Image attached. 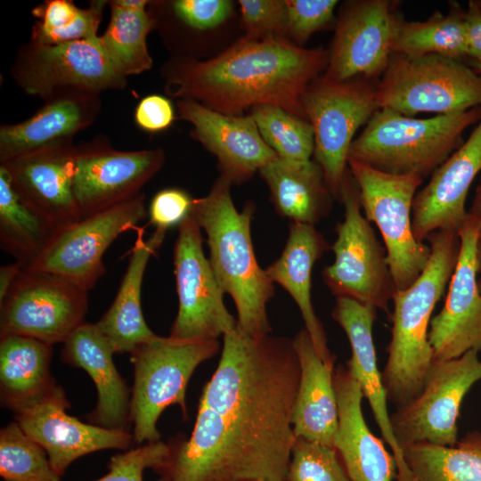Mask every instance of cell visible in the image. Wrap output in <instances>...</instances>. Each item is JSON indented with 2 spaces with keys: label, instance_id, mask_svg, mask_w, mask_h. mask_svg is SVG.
<instances>
[{
  "label": "cell",
  "instance_id": "681fc988",
  "mask_svg": "<svg viewBox=\"0 0 481 481\" xmlns=\"http://www.w3.org/2000/svg\"><path fill=\"white\" fill-rule=\"evenodd\" d=\"M469 215L474 219L481 216V179L476 189L472 206L469 211Z\"/></svg>",
  "mask_w": 481,
  "mask_h": 481
},
{
  "label": "cell",
  "instance_id": "52a82bcc",
  "mask_svg": "<svg viewBox=\"0 0 481 481\" xmlns=\"http://www.w3.org/2000/svg\"><path fill=\"white\" fill-rule=\"evenodd\" d=\"M376 91L379 108L405 116L452 114L481 106V74L443 55L393 53Z\"/></svg>",
  "mask_w": 481,
  "mask_h": 481
},
{
  "label": "cell",
  "instance_id": "b9f144b4",
  "mask_svg": "<svg viewBox=\"0 0 481 481\" xmlns=\"http://www.w3.org/2000/svg\"><path fill=\"white\" fill-rule=\"evenodd\" d=\"M240 15L247 37H286L287 8L281 0H240ZM287 38V37H286Z\"/></svg>",
  "mask_w": 481,
  "mask_h": 481
},
{
  "label": "cell",
  "instance_id": "74e56055",
  "mask_svg": "<svg viewBox=\"0 0 481 481\" xmlns=\"http://www.w3.org/2000/svg\"><path fill=\"white\" fill-rule=\"evenodd\" d=\"M0 475L4 481H60L45 449L15 422L0 431Z\"/></svg>",
  "mask_w": 481,
  "mask_h": 481
},
{
  "label": "cell",
  "instance_id": "7a4b0ae2",
  "mask_svg": "<svg viewBox=\"0 0 481 481\" xmlns=\"http://www.w3.org/2000/svg\"><path fill=\"white\" fill-rule=\"evenodd\" d=\"M329 52L307 49L286 37H244L205 61L175 57L163 67L166 92L226 115L258 105L279 107L307 119L302 96L326 69Z\"/></svg>",
  "mask_w": 481,
  "mask_h": 481
},
{
  "label": "cell",
  "instance_id": "7dc6e473",
  "mask_svg": "<svg viewBox=\"0 0 481 481\" xmlns=\"http://www.w3.org/2000/svg\"><path fill=\"white\" fill-rule=\"evenodd\" d=\"M23 268V265L16 261L0 267V302L4 299Z\"/></svg>",
  "mask_w": 481,
  "mask_h": 481
},
{
  "label": "cell",
  "instance_id": "5bb4252c",
  "mask_svg": "<svg viewBox=\"0 0 481 481\" xmlns=\"http://www.w3.org/2000/svg\"><path fill=\"white\" fill-rule=\"evenodd\" d=\"M174 267L179 305L170 337L217 340L235 330L237 320L224 303V292L203 252L201 229L191 215L178 226Z\"/></svg>",
  "mask_w": 481,
  "mask_h": 481
},
{
  "label": "cell",
  "instance_id": "db71d44e",
  "mask_svg": "<svg viewBox=\"0 0 481 481\" xmlns=\"http://www.w3.org/2000/svg\"><path fill=\"white\" fill-rule=\"evenodd\" d=\"M477 4L481 7V0H476Z\"/></svg>",
  "mask_w": 481,
  "mask_h": 481
},
{
  "label": "cell",
  "instance_id": "4dcf8cb0",
  "mask_svg": "<svg viewBox=\"0 0 481 481\" xmlns=\"http://www.w3.org/2000/svg\"><path fill=\"white\" fill-rule=\"evenodd\" d=\"M52 345L15 335H0V393L13 412L44 398L58 386L50 374Z\"/></svg>",
  "mask_w": 481,
  "mask_h": 481
},
{
  "label": "cell",
  "instance_id": "7bdbcfd3",
  "mask_svg": "<svg viewBox=\"0 0 481 481\" xmlns=\"http://www.w3.org/2000/svg\"><path fill=\"white\" fill-rule=\"evenodd\" d=\"M169 6L178 21L199 31L219 26L233 10V3L228 0H175Z\"/></svg>",
  "mask_w": 481,
  "mask_h": 481
},
{
  "label": "cell",
  "instance_id": "e0dca14e",
  "mask_svg": "<svg viewBox=\"0 0 481 481\" xmlns=\"http://www.w3.org/2000/svg\"><path fill=\"white\" fill-rule=\"evenodd\" d=\"M397 2L358 0L343 7L324 77L336 81L382 76L393 54L392 45L403 20Z\"/></svg>",
  "mask_w": 481,
  "mask_h": 481
},
{
  "label": "cell",
  "instance_id": "9a60e30c",
  "mask_svg": "<svg viewBox=\"0 0 481 481\" xmlns=\"http://www.w3.org/2000/svg\"><path fill=\"white\" fill-rule=\"evenodd\" d=\"M148 216L145 195H139L84 217L59 231L29 267L68 277L92 289L105 273L103 255L125 232Z\"/></svg>",
  "mask_w": 481,
  "mask_h": 481
},
{
  "label": "cell",
  "instance_id": "484cf974",
  "mask_svg": "<svg viewBox=\"0 0 481 481\" xmlns=\"http://www.w3.org/2000/svg\"><path fill=\"white\" fill-rule=\"evenodd\" d=\"M63 362L82 368L92 378L97 404L87 416L94 425L127 430L130 421L129 389L113 363L114 351L95 323L84 322L64 341Z\"/></svg>",
  "mask_w": 481,
  "mask_h": 481
},
{
  "label": "cell",
  "instance_id": "f546056e",
  "mask_svg": "<svg viewBox=\"0 0 481 481\" xmlns=\"http://www.w3.org/2000/svg\"><path fill=\"white\" fill-rule=\"evenodd\" d=\"M259 174L269 188L277 213L290 222L314 225L329 215L334 196L316 161L277 158Z\"/></svg>",
  "mask_w": 481,
  "mask_h": 481
},
{
  "label": "cell",
  "instance_id": "f1b7e54d",
  "mask_svg": "<svg viewBox=\"0 0 481 481\" xmlns=\"http://www.w3.org/2000/svg\"><path fill=\"white\" fill-rule=\"evenodd\" d=\"M166 233L167 231L155 229L145 239L144 228H136V239L116 298L106 313L95 322L114 353L130 354L138 346L157 336L144 321L141 291L149 260L161 247Z\"/></svg>",
  "mask_w": 481,
  "mask_h": 481
},
{
  "label": "cell",
  "instance_id": "e575fe53",
  "mask_svg": "<svg viewBox=\"0 0 481 481\" xmlns=\"http://www.w3.org/2000/svg\"><path fill=\"white\" fill-rule=\"evenodd\" d=\"M110 19L100 44L116 70L127 77L150 69L152 59L147 46L149 33L156 29V20L146 10H128L108 1Z\"/></svg>",
  "mask_w": 481,
  "mask_h": 481
},
{
  "label": "cell",
  "instance_id": "9f6ffc18",
  "mask_svg": "<svg viewBox=\"0 0 481 481\" xmlns=\"http://www.w3.org/2000/svg\"><path fill=\"white\" fill-rule=\"evenodd\" d=\"M255 481H263V480H255Z\"/></svg>",
  "mask_w": 481,
  "mask_h": 481
},
{
  "label": "cell",
  "instance_id": "ac0fdd59",
  "mask_svg": "<svg viewBox=\"0 0 481 481\" xmlns=\"http://www.w3.org/2000/svg\"><path fill=\"white\" fill-rule=\"evenodd\" d=\"M69 400L59 385L36 403L14 412L22 430L46 452L61 477L77 459L106 449L128 450L134 442L127 430L88 424L69 415Z\"/></svg>",
  "mask_w": 481,
  "mask_h": 481
},
{
  "label": "cell",
  "instance_id": "3957f363",
  "mask_svg": "<svg viewBox=\"0 0 481 481\" xmlns=\"http://www.w3.org/2000/svg\"><path fill=\"white\" fill-rule=\"evenodd\" d=\"M232 183L220 176L210 192L194 199L191 216L207 235L208 260L224 293L237 310V330L257 338L269 335L266 306L274 296L273 282L256 258L250 226L255 206L239 211L231 197Z\"/></svg>",
  "mask_w": 481,
  "mask_h": 481
},
{
  "label": "cell",
  "instance_id": "c3c4849f",
  "mask_svg": "<svg viewBox=\"0 0 481 481\" xmlns=\"http://www.w3.org/2000/svg\"><path fill=\"white\" fill-rule=\"evenodd\" d=\"M118 7L128 10H146L151 1L147 0H113L111 1Z\"/></svg>",
  "mask_w": 481,
  "mask_h": 481
},
{
  "label": "cell",
  "instance_id": "277c9868",
  "mask_svg": "<svg viewBox=\"0 0 481 481\" xmlns=\"http://www.w3.org/2000/svg\"><path fill=\"white\" fill-rule=\"evenodd\" d=\"M427 240L429 261L407 289H395L391 314V338L382 379L388 402L395 409L412 401L421 391L434 363L428 340L432 314L454 271L459 250L458 233L437 231Z\"/></svg>",
  "mask_w": 481,
  "mask_h": 481
},
{
  "label": "cell",
  "instance_id": "8fae6325",
  "mask_svg": "<svg viewBox=\"0 0 481 481\" xmlns=\"http://www.w3.org/2000/svg\"><path fill=\"white\" fill-rule=\"evenodd\" d=\"M10 72L24 93L45 101L70 91L101 94L123 89L127 82L110 61L99 37L55 45L30 40L18 50Z\"/></svg>",
  "mask_w": 481,
  "mask_h": 481
},
{
  "label": "cell",
  "instance_id": "11a10c76",
  "mask_svg": "<svg viewBox=\"0 0 481 481\" xmlns=\"http://www.w3.org/2000/svg\"><path fill=\"white\" fill-rule=\"evenodd\" d=\"M159 481H167L165 478L161 477Z\"/></svg>",
  "mask_w": 481,
  "mask_h": 481
},
{
  "label": "cell",
  "instance_id": "60d3db41",
  "mask_svg": "<svg viewBox=\"0 0 481 481\" xmlns=\"http://www.w3.org/2000/svg\"><path fill=\"white\" fill-rule=\"evenodd\" d=\"M287 35L296 42H306L314 32L329 27L335 20L337 0H287Z\"/></svg>",
  "mask_w": 481,
  "mask_h": 481
},
{
  "label": "cell",
  "instance_id": "5b68a950",
  "mask_svg": "<svg viewBox=\"0 0 481 481\" xmlns=\"http://www.w3.org/2000/svg\"><path fill=\"white\" fill-rule=\"evenodd\" d=\"M480 119L481 106L428 118L380 108L355 138L348 159L382 172L424 179L461 146L464 131Z\"/></svg>",
  "mask_w": 481,
  "mask_h": 481
},
{
  "label": "cell",
  "instance_id": "8d00e7d4",
  "mask_svg": "<svg viewBox=\"0 0 481 481\" xmlns=\"http://www.w3.org/2000/svg\"><path fill=\"white\" fill-rule=\"evenodd\" d=\"M250 115L262 138L278 158L297 162L311 160L314 136L307 119L272 105L255 106Z\"/></svg>",
  "mask_w": 481,
  "mask_h": 481
},
{
  "label": "cell",
  "instance_id": "6da1fadb",
  "mask_svg": "<svg viewBox=\"0 0 481 481\" xmlns=\"http://www.w3.org/2000/svg\"><path fill=\"white\" fill-rule=\"evenodd\" d=\"M300 369L292 339L223 336L192 432L170 444L167 481H284L295 441Z\"/></svg>",
  "mask_w": 481,
  "mask_h": 481
},
{
  "label": "cell",
  "instance_id": "bcb514c9",
  "mask_svg": "<svg viewBox=\"0 0 481 481\" xmlns=\"http://www.w3.org/2000/svg\"><path fill=\"white\" fill-rule=\"evenodd\" d=\"M468 56L481 62V7L477 1H469L465 10Z\"/></svg>",
  "mask_w": 481,
  "mask_h": 481
},
{
  "label": "cell",
  "instance_id": "ba28073f",
  "mask_svg": "<svg viewBox=\"0 0 481 481\" xmlns=\"http://www.w3.org/2000/svg\"><path fill=\"white\" fill-rule=\"evenodd\" d=\"M338 199L344 206V219L337 224V238L331 246L335 258L322 270L323 281L336 298H351L388 313L395 288L386 249L363 215L359 188L349 168Z\"/></svg>",
  "mask_w": 481,
  "mask_h": 481
},
{
  "label": "cell",
  "instance_id": "4fadbf2b",
  "mask_svg": "<svg viewBox=\"0 0 481 481\" xmlns=\"http://www.w3.org/2000/svg\"><path fill=\"white\" fill-rule=\"evenodd\" d=\"M478 351L448 361H434L420 393L390 413L394 436L403 447L416 443L453 446L464 397L481 380ZM403 451V450H402Z\"/></svg>",
  "mask_w": 481,
  "mask_h": 481
},
{
  "label": "cell",
  "instance_id": "f5cc1de1",
  "mask_svg": "<svg viewBox=\"0 0 481 481\" xmlns=\"http://www.w3.org/2000/svg\"><path fill=\"white\" fill-rule=\"evenodd\" d=\"M478 287H479V290L481 292V276L480 278L478 279Z\"/></svg>",
  "mask_w": 481,
  "mask_h": 481
},
{
  "label": "cell",
  "instance_id": "603a6c76",
  "mask_svg": "<svg viewBox=\"0 0 481 481\" xmlns=\"http://www.w3.org/2000/svg\"><path fill=\"white\" fill-rule=\"evenodd\" d=\"M331 316L348 338L351 357L346 363V369L358 382L379 428L382 440L391 449L396 464V481H412L403 451L393 434L387 409V394L382 372L378 367L372 333L377 309L351 298H337Z\"/></svg>",
  "mask_w": 481,
  "mask_h": 481
},
{
  "label": "cell",
  "instance_id": "f907efd6",
  "mask_svg": "<svg viewBox=\"0 0 481 481\" xmlns=\"http://www.w3.org/2000/svg\"><path fill=\"white\" fill-rule=\"evenodd\" d=\"M474 221L476 222V228H477L476 256H477V265H478V273L481 275V216L474 219Z\"/></svg>",
  "mask_w": 481,
  "mask_h": 481
},
{
  "label": "cell",
  "instance_id": "ffe728a7",
  "mask_svg": "<svg viewBox=\"0 0 481 481\" xmlns=\"http://www.w3.org/2000/svg\"><path fill=\"white\" fill-rule=\"evenodd\" d=\"M76 151L69 139L0 163L20 198L57 232L82 219L73 191Z\"/></svg>",
  "mask_w": 481,
  "mask_h": 481
},
{
  "label": "cell",
  "instance_id": "836d02e7",
  "mask_svg": "<svg viewBox=\"0 0 481 481\" xmlns=\"http://www.w3.org/2000/svg\"><path fill=\"white\" fill-rule=\"evenodd\" d=\"M392 52L409 56L438 54L461 61L468 56L465 10L453 3L446 14L436 12L422 21L403 19Z\"/></svg>",
  "mask_w": 481,
  "mask_h": 481
},
{
  "label": "cell",
  "instance_id": "30bf717a",
  "mask_svg": "<svg viewBox=\"0 0 481 481\" xmlns=\"http://www.w3.org/2000/svg\"><path fill=\"white\" fill-rule=\"evenodd\" d=\"M302 107L314 129V161L338 199L355 135L380 109L376 85L362 77L336 81L321 76L307 86Z\"/></svg>",
  "mask_w": 481,
  "mask_h": 481
},
{
  "label": "cell",
  "instance_id": "2e32d148",
  "mask_svg": "<svg viewBox=\"0 0 481 481\" xmlns=\"http://www.w3.org/2000/svg\"><path fill=\"white\" fill-rule=\"evenodd\" d=\"M164 160L160 148L119 151L103 137L77 146L73 191L82 218L139 195Z\"/></svg>",
  "mask_w": 481,
  "mask_h": 481
},
{
  "label": "cell",
  "instance_id": "d6a6232c",
  "mask_svg": "<svg viewBox=\"0 0 481 481\" xmlns=\"http://www.w3.org/2000/svg\"><path fill=\"white\" fill-rule=\"evenodd\" d=\"M402 450L412 481H481V432L453 446L416 443Z\"/></svg>",
  "mask_w": 481,
  "mask_h": 481
},
{
  "label": "cell",
  "instance_id": "816d5d0a",
  "mask_svg": "<svg viewBox=\"0 0 481 481\" xmlns=\"http://www.w3.org/2000/svg\"><path fill=\"white\" fill-rule=\"evenodd\" d=\"M478 73L481 74V62L477 63Z\"/></svg>",
  "mask_w": 481,
  "mask_h": 481
},
{
  "label": "cell",
  "instance_id": "1f68e13d",
  "mask_svg": "<svg viewBox=\"0 0 481 481\" xmlns=\"http://www.w3.org/2000/svg\"><path fill=\"white\" fill-rule=\"evenodd\" d=\"M57 231L26 204L12 188L0 166V244L24 268L30 266L52 241Z\"/></svg>",
  "mask_w": 481,
  "mask_h": 481
},
{
  "label": "cell",
  "instance_id": "44dd1931",
  "mask_svg": "<svg viewBox=\"0 0 481 481\" xmlns=\"http://www.w3.org/2000/svg\"><path fill=\"white\" fill-rule=\"evenodd\" d=\"M176 108L192 125L191 135L216 156L220 176L232 184L246 182L278 158L251 115L223 114L188 99L177 100Z\"/></svg>",
  "mask_w": 481,
  "mask_h": 481
},
{
  "label": "cell",
  "instance_id": "d6986e66",
  "mask_svg": "<svg viewBox=\"0 0 481 481\" xmlns=\"http://www.w3.org/2000/svg\"><path fill=\"white\" fill-rule=\"evenodd\" d=\"M460 250L441 311L430 322L428 340L434 361L481 351V292L476 256V222L469 216L458 232Z\"/></svg>",
  "mask_w": 481,
  "mask_h": 481
},
{
  "label": "cell",
  "instance_id": "9c48e42d",
  "mask_svg": "<svg viewBox=\"0 0 481 481\" xmlns=\"http://www.w3.org/2000/svg\"><path fill=\"white\" fill-rule=\"evenodd\" d=\"M347 167L360 192L362 209L383 240L395 289L410 287L427 266L431 249L418 241L412 232V202L423 178L394 175L354 160Z\"/></svg>",
  "mask_w": 481,
  "mask_h": 481
},
{
  "label": "cell",
  "instance_id": "cb8c5ba5",
  "mask_svg": "<svg viewBox=\"0 0 481 481\" xmlns=\"http://www.w3.org/2000/svg\"><path fill=\"white\" fill-rule=\"evenodd\" d=\"M334 387L338 412L334 447L350 480H396L394 455L369 428L362 406L363 395L346 367L335 370Z\"/></svg>",
  "mask_w": 481,
  "mask_h": 481
},
{
  "label": "cell",
  "instance_id": "8992f818",
  "mask_svg": "<svg viewBox=\"0 0 481 481\" xmlns=\"http://www.w3.org/2000/svg\"><path fill=\"white\" fill-rule=\"evenodd\" d=\"M219 348L217 340H181L157 335L130 353L135 370L130 400L134 442L160 440L157 421L170 405L178 404L186 416L188 382L196 368Z\"/></svg>",
  "mask_w": 481,
  "mask_h": 481
},
{
  "label": "cell",
  "instance_id": "ab89813d",
  "mask_svg": "<svg viewBox=\"0 0 481 481\" xmlns=\"http://www.w3.org/2000/svg\"><path fill=\"white\" fill-rule=\"evenodd\" d=\"M170 453V444L163 441L146 443L111 457L109 472L95 481H143L146 469L159 471Z\"/></svg>",
  "mask_w": 481,
  "mask_h": 481
},
{
  "label": "cell",
  "instance_id": "ee69618b",
  "mask_svg": "<svg viewBox=\"0 0 481 481\" xmlns=\"http://www.w3.org/2000/svg\"><path fill=\"white\" fill-rule=\"evenodd\" d=\"M194 199L183 189L166 188L152 198L148 216L155 229L167 231L190 216Z\"/></svg>",
  "mask_w": 481,
  "mask_h": 481
},
{
  "label": "cell",
  "instance_id": "7402d4cb",
  "mask_svg": "<svg viewBox=\"0 0 481 481\" xmlns=\"http://www.w3.org/2000/svg\"><path fill=\"white\" fill-rule=\"evenodd\" d=\"M481 171V119L463 142L431 175L413 199L412 232L423 242L433 232L458 233L469 217L466 200Z\"/></svg>",
  "mask_w": 481,
  "mask_h": 481
},
{
  "label": "cell",
  "instance_id": "83f0119b",
  "mask_svg": "<svg viewBox=\"0 0 481 481\" xmlns=\"http://www.w3.org/2000/svg\"><path fill=\"white\" fill-rule=\"evenodd\" d=\"M314 225L290 222L289 237L280 257L265 272L273 283L282 287L297 304L314 349L323 361L335 356L328 346L323 325L312 302V273L314 265L330 249Z\"/></svg>",
  "mask_w": 481,
  "mask_h": 481
},
{
  "label": "cell",
  "instance_id": "f6af8a7d",
  "mask_svg": "<svg viewBox=\"0 0 481 481\" xmlns=\"http://www.w3.org/2000/svg\"><path fill=\"white\" fill-rule=\"evenodd\" d=\"M175 118V109L171 101L159 94H151L143 98L135 111L137 126L149 133L167 129Z\"/></svg>",
  "mask_w": 481,
  "mask_h": 481
},
{
  "label": "cell",
  "instance_id": "f35d334b",
  "mask_svg": "<svg viewBox=\"0 0 481 481\" xmlns=\"http://www.w3.org/2000/svg\"><path fill=\"white\" fill-rule=\"evenodd\" d=\"M284 481H351L333 446L296 437Z\"/></svg>",
  "mask_w": 481,
  "mask_h": 481
},
{
  "label": "cell",
  "instance_id": "d590c367",
  "mask_svg": "<svg viewBox=\"0 0 481 481\" xmlns=\"http://www.w3.org/2000/svg\"><path fill=\"white\" fill-rule=\"evenodd\" d=\"M107 4L108 1H92L81 9L69 0L45 1L32 11L38 20L32 27L30 40L45 45L96 40Z\"/></svg>",
  "mask_w": 481,
  "mask_h": 481
},
{
  "label": "cell",
  "instance_id": "d4e9b609",
  "mask_svg": "<svg viewBox=\"0 0 481 481\" xmlns=\"http://www.w3.org/2000/svg\"><path fill=\"white\" fill-rule=\"evenodd\" d=\"M28 119L0 127V163L51 144L73 139L97 118L100 94L70 91L45 101Z\"/></svg>",
  "mask_w": 481,
  "mask_h": 481
},
{
  "label": "cell",
  "instance_id": "4316f807",
  "mask_svg": "<svg viewBox=\"0 0 481 481\" xmlns=\"http://www.w3.org/2000/svg\"><path fill=\"white\" fill-rule=\"evenodd\" d=\"M300 377L292 413L295 437L334 447L338 412L334 387L335 359L323 361L303 329L292 339Z\"/></svg>",
  "mask_w": 481,
  "mask_h": 481
},
{
  "label": "cell",
  "instance_id": "7c38bea8",
  "mask_svg": "<svg viewBox=\"0 0 481 481\" xmlns=\"http://www.w3.org/2000/svg\"><path fill=\"white\" fill-rule=\"evenodd\" d=\"M88 291L63 275L23 268L0 302V335L64 343L84 322Z\"/></svg>",
  "mask_w": 481,
  "mask_h": 481
}]
</instances>
